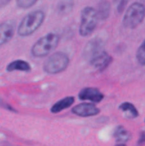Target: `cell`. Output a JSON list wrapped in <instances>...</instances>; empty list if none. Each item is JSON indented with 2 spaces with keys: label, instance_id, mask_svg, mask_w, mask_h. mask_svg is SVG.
I'll list each match as a JSON object with an SVG mask.
<instances>
[{
  "label": "cell",
  "instance_id": "6da1fadb",
  "mask_svg": "<svg viewBox=\"0 0 145 146\" xmlns=\"http://www.w3.org/2000/svg\"><path fill=\"white\" fill-rule=\"evenodd\" d=\"M45 13L42 10H35L23 18L17 29V34L21 37L32 35L41 27L45 20Z\"/></svg>",
  "mask_w": 145,
  "mask_h": 146
},
{
  "label": "cell",
  "instance_id": "7a4b0ae2",
  "mask_svg": "<svg viewBox=\"0 0 145 146\" xmlns=\"http://www.w3.org/2000/svg\"><path fill=\"white\" fill-rule=\"evenodd\" d=\"M61 37L55 33H48L38 38L32 46L31 54L35 58H43L53 51L60 42Z\"/></svg>",
  "mask_w": 145,
  "mask_h": 146
},
{
  "label": "cell",
  "instance_id": "3957f363",
  "mask_svg": "<svg viewBox=\"0 0 145 146\" xmlns=\"http://www.w3.org/2000/svg\"><path fill=\"white\" fill-rule=\"evenodd\" d=\"M69 64L70 58L68 54L63 51H57L46 58L43 68L48 74H58L66 70Z\"/></svg>",
  "mask_w": 145,
  "mask_h": 146
},
{
  "label": "cell",
  "instance_id": "277c9868",
  "mask_svg": "<svg viewBox=\"0 0 145 146\" xmlns=\"http://www.w3.org/2000/svg\"><path fill=\"white\" fill-rule=\"evenodd\" d=\"M145 17V6L139 2H134L127 8L122 19L125 28H136L142 24Z\"/></svg>",
  "mask_w": 145,
  "mask_h": 146
},
{
  "label": "cell",
  "instance_id": "5b68a950",
  "mask_svg": "<svg viewBox=\"0 0 145 146\" xmlns=\"http://www.w3.org/2000/svg\"><path fill=\"white\" fill-rule=\"evenodd\" d=\"M98 20L96 9L94 7L88 6L82 9L80 14V35L83 37L90 35L95 31Z\"/></svg>",
  "mask_w": 145,
  "mask_h": 146
},
{
  "label": "cell",
  "instance_id": "8992f818",
  "mask_svg": "<svg viewBox=\"0 0 145 146\" xmlns=\"http://www.w3.org/2000/svg\"><path fill=\"white\" fill-rule=\"evenodd\" d=\"M104 51H105L104 41L99 37H95L85 44L82 51V56L89 62L92 58L99 55Z\"/></svg>",
  "mask_w": 145,
  "mask_h": 146
},
{
  "label": "cell",
  "instance_id": "52a82bcc",
  "mask_svg": "<svg viewBox=\"0 0 145 146\" xmlns=\"http://www.w3.org/2000/svg\"><path fill=\"white\" fill-rule=\"evenodd\" d=\"M100 110L93 104L90 103H81L72 108V113L75 115L82 118L95 116L98 115Z\"/></svg>",
  "mask_w": 145,
  "mask_h": 146
},
{
  "label": "cell",
  "instance_id": "ba28073f",
  "mask_svg": "<svg viewBox=\"0 0 145 146\" xmlns=\"http://www.w3.org/2000/svg\"><path fill=\"white\" fill-rule=\"evenodd\" d=\"M104 97V94L99 89L93 87H85L78 94V98L81 101H90L96 104L101 102Z\"/></svg>",
  "mask_w": 145,
  "mask_h": 146
},
{
  "label": "cell",
  "instance_id": "9c48e42d",
  "mask_svg": "<svg viewBox=\"0 0 145 146\" xmlns=\"http://www.w3.org/2000/svg\"><path fill=\"white\" fill-rule=\"evenodd\" d=\"M16 23L13 20L0 24V46L7 44L14 36L16 30Z\"/></svg>",
  "mask_w": 145,
  "mask_h": 146
},
{
  "label": "cell",
  "instance_id": "30bf717a",
  "mask_svg": "<svg viewBox=\"0 0 145 146\" xmlns=\"http://www.w3.org/2000/svg\"><path fill=\"white\" fill-rule=\"evenodd\" d=\"M112 61V57L106 51H104L99 55L92 58L89 63L92 66L95 67L97 69H99L100 71H102L109 66Z\"/></svg>",
  "mask_w": 145,
  "mask_h": 146
},
{
  "label": "cell",
  "instance_id": "8fae6325",
  "mask_svg": "<svg viewBox=\"0 0 145 146\" xmlns=\"http://www.w3.org/2000/svg\"><path fill=\"white\" fill-rule=\"evenodd\" d=\"M75 102V98L73 96H66L62 98L60 101H57L51 108V112L52 113L56 114L67 108L71 107V106Z\"/></svg>",
  "mask_w": 145,
  "mask_h": 146
},
{
  "label": "cell",
  "instance_id": "7c38bea8",
  "mask_svg": "<svg viewBox=\"0 0 145 146\" xmlns=\"http://www.w3.org/2000/svg\"><path fill=\"white\" fill-rule=\"evenodd\" d=\"M31 70V66L29 63L24 60H15L9 63L7 66V71L9 72H12L14 71H24L29 72Z\"/></svg>",
  "mask_w": 145,
  "mask_h": 146
},
{
  "label": "cell",
  "instance_id": "4fadbf2b",
  "mask_svg": "<svg viewBox=\"0 0 145 146\" xmlns=\"http://www.w3.org/2000/svg\"><path fill=\"white\" fill-rule=\"evenodd\" d=\"M113 137L118 143H126L132 138V134L122 125L116 127L113 132Z\"/></svg>",
  "mask_w": 145,
  "mask_h": 146
},
{
  "label": "cell",
  "instance_id": "5bb4252c",
  "mask_svg": "<svg viewBox=\"0 0 145 146\" xmlns=\"http://www.w3.org/2000/svg\"><path fill=\"white\" fill-rule=\"evenodd\" d=\"M120 111L125 113V117L129 119H133L139 116V112L136 107L129 102H124L121 104L118 107Z\"/></svg>",
  "mask_w": 145,
  "mask_h": 146
},
{
  "label": "cell",
  "instance_id": "9a60e30c",
  "mask_svg": "<svg viewBox=\"0 0 145 146\" xmlns=\"http://www.w3.org/2000/svg\"><path fill=\"white\" fill-rule=\"evenodd\" d=\"M110 10L111 5L109 1H100L98 6V9L96 10L98 19L102 20V21L106 20L109 17V14H110Z\"/></svg>",
  "mask_w": 145,
  "mask_h": 146
},
{
  "label": "cell",
  "instance_id": "2e32d148",
  "mask_svg": "<svg viewBox=\"0 0 145 146\" xmlns=\"http://www.w3.org/2000/svg\"><path fill=\"white\" fill-rule=\"evenodd\" d=\"M73 8L72 1H61L57 6V11L60 15H66L71 12Z\"/></svg>",
  "mask_w": 145,
  "mask_h": 146
},
{
  "label": "cell",
  "instance_id": "e0dca14e",
  "mask_svg": "<svg viewBox=\"0 0 145 146\" xmlns=\"http://www.w3.org/2000/svg\"><path fill=\"white\" fill-rule=\"evenodd\" d=\"M136 58L140 65L145 66V38L136 51Z\"/></svg>",
  "mask_w": 145,
  "mask_h": 146
},
{
  "label": "cell",
  "instance_id": "ac0fdd59",
  "mask_svg": "<svg viewBox=\"0 0 145 146\" xmlns=\"http://www.w3.org/2000/svg\"><path fill=\"white\" fill-rule=\"evenodd\" d=\"M36 3L37 0H18L16 1V5L19 8L26 9L32 7Z\"/></svg>",
  "mask_w": 145,
  "mask_h": 146
},
{
  "label": "cell",
  "instance_id": "d6986e66",
  "mask_svg": "<svg viewBox=\"0 0 145 146\" xmlns=\"http://www.w3.org/2000/svg\"><path fill=\"white\" fill-rule=\"evenodd\" d=\"M128 1H127V0H122V1H119V4H117V12L122 13Z\"/></svg>",
  "mask_w": 145,
  "mask_h": 146
},
{
  "label": "cell",
  "instance_id": "ffe728a7",
  "mask_svg": "<svg viewBox=\"0 0 145 146\" xmlns=\"http://www.w3.org/2000/svg\"><path fill=\"white\" fill-rule=\"evenodd\" d=\"M0 106L3 107V108H6V109L9 110V111H12V112H17L16 111L15 109H14V108H12V107L11 106L8 105V104H5V103L4 102V101H2V100L0 98Z\"/></svg>",
  "mask_w": 145,
  "mask_h": 146
},
{
  "label": "cell",
  "instance_id": "44dd1931",
  "mask_svg": "<svg viewBox=\"0 0 145 146\" xmlns=\"http://www.w3.org/2000/svg\"><path fill=\"white\" fill-rule=\"evenodd\" d=\"M138 143L139 144H143L145 143V131L142 132L141 133L140 137H139V139L138 141Z\"/></svg>",
  "mask_w": 145,
  "mask_h": 146
},
{
  "label": "cell",
  "instance_id": "7402d4cb",
  "mask_svg": "<svg viewBox=\"0 0 145 146\" xmlns=\"http://www.w3.org/2000/svg\"><path fill=\"white\" fill-rule=\"evenodd\" d=\"M115 146H127V145H125V143H119V144H117V145H116Z\"/></svg>",
  "mask_w": 145,
  "mask_h": 146
}]
</instances>
